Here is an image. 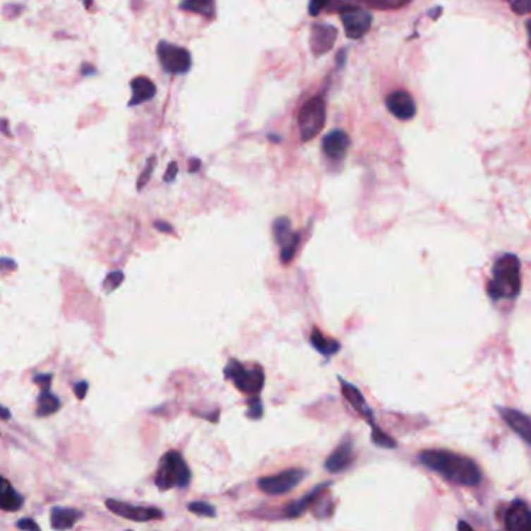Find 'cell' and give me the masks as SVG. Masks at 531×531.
I'll use <instances>...</instances> for the list:
<instances>
[{
    "mask_svg": "<svg viewBox=\"0 0 531 531\" xmlns=\"http://www.w3.org/2000/svg\"><path fill=\"white\" fill-rule=\"evenodd\" d=\"M326 123V102L323 97H313L303 104L298 114V126L301 139L307 142L313 139L324 128Z\"/></svg>",
    "mask_w": 531,
    "mask_h": 531,
    "instance_id": "obj_5",
    "label": "cell"
},
{
    "mask_svg": "<svg viewBox=\"0 0 531 531\" xmlns=\"http://www.w3.org/2000/svg\"><path fill=\"white\" fill-rule=\"evenodd\" d=\"M310 345L313 346V349L318 350V353L324 357H332L336 353H340V349H341L340 341H336L334 338H327V336L321 334V331L317 327L313 329L310 334Z\"/></svg>",
    "mask_w": 531,
    "mask_h": 531,
    "instance_id": "obj_20",
    "label": "cell"
},
{
    "mask_svg": "<svg viewBox=\"0 0 531 531\" xmlns=\"http://www.w3.org/2000/svg\"><path fill=\"white\" fill-rule=\"evenodd\" d=\"M331 486H332L331 482L321 483L315 486V488H313L310 492H307L304 497L293 500V502L286 505V508H283V518L295 519V518H299V515H303L305 511L315 506L318 500L326 494V489L331 488Z\"/></svg>",
    "mask_w": 531,
    "mask_h": 531,
    "instance_id": "obj_13",
    "label": "cell"
},
{
    "mask_svg": "<svg viewBox=\"0 0 531 531\" xmlns=\"http://www.w3.org/2000/svg\"><path fill=\"white\" fill-rule=\"evenodd\" d=\"M187 510L197 515H206V518H215V506L207 502H190L187 505Z\"/></svg>",
    "mask_w": 531,
    "mask_h": 531,
    "instance_id": "obj_28",
    "label": "cell"
},
{
    "mask_svg": "<svg viewBox=\"0 0 531 531\" xmlns=\"http://www.w3.org/2000/svg\"><path fill=\"white\" fill-rule=\"evenodd\" d=\"M497 411L508 424V427L531 446V417L510 407H497Z\"/></svg>",
    "mask_w": 531,
    "mask_h": 531,
    "instance_id": "obj_16",
    "label": "cell"
},
{
    "mask_svg": "<svg viewBox=\"0 0 531 531\" xmlns=\"http://www.w3.org/2000/svg\"><path fill=\"white\" fill-rule=\"evenodd\" d=\"M299 240H301V236L295 233L293 237H291L286 245L281 246V262H282V264H290V262L293 260Z\"/></svg>",
    "mask_w": 531,
    "mask_h": 531,
    "instance_id": "obj_26",
    "label": "cell"
},
{
    "mask_svg": "<svg viewBox=\"0 0 531 531\" xmlns=\"http://www.w3.org/2000/svg\"><path fill=\"white\" fill-rule=\"evenodd\" d=\"M201 167V162L198 159H193L192 161V167H190V171L192 173H195V171H198V169Z\"/></svg>",
    "mask_w": 531,
    "mask_h": 531,
    "instance_id": "obj_40",
    "label": "cell"
},
{
    "mask_svg": "<svg viewBox=\"0 0 531 531\" xmlns=\"http://www.w3.org/2000/svg\"><path fill=\"white\" fill-rule=\"evenodd\" d=\"M329 2H331V0H310V4H309L310 16H318V14L326 8Z\"/></svg>",
    "mask_w": 531,
    "mask_h": 531,
    "instance_id": "obj_33",
    "label": "cell"
},
{
    "mask_svg": "<svg viewBox=\"0 0 531 531\" xmlns=\"http://www.w3.org/2000/svg\"><path fill=\"white\" fill-rule=\"evenodd\" d=\"M190 480L192 472L179 452L170 451L159 460L158 472H156L154 477V484L158 489H184L190 484Z\"/></svg>",
    "mask_w": 531,
    "mask_h": 531,
    "instance_id": "obj_3",
    "label": "cell"
},
{
    "mask_svg": "<svg viewBox=\"0 0 531 531\" xmlns=\"http://www.w3.org/2000/svg\"><path fill=\"white\" fill-rule=\"evenodd\" d=\"M156 162H158V159H156V156H152V158H149V159L147 161V166H145L144 171H142L140 176H139V179H138V184H136L138 190H142V189H144V187L147 185V183L149 181V178H152L153 171H154V169H156Z\"/></svg>",
    "mask_w": 531,
    "mask_h": 531,
    "instance_id": "obj_30",
    "label": "cell"
},
{
    "mask_svg": "<svg viewBox=\"0 0 531 531\" xmlns=\"http://www.w3.org/2000/svg\"><path fill=\"white\" fill-rule=\"evenodd\" d=\"M86 72H87V73H94L95 71H94L92 67L89 66V64H85V66H83V75H86Z\"/></svg>",
    "mask_w": 531,
    "mask_h": 531,
    "instance_id": "obj_44",
    "label": "cell"
},
{
    "mask_svg": "<svg viewBox=\"0 0 531 531\" xmlns=\"http://www.w3.org/2000/svg\"><path fill=\"white\" fill-rule=\"evenodd\" d=\"M503 525L510 531H531V508L523 500H514L505 510Z\"/></svg>",
    "mask_w": 531,
    "mask_h": 531,
    "instance_id": "obj_11",
    "label": "cell"
},
{
    "mask_svg": "<svg viewBox=\"0 0 531 531\" xmlns=\"http://www.w3.org/2000/svg\"><path fill=\"white\" fill-rule=\"evenodd\" d=\"M354 460H355L354 443H353V439L346 437L341 441L340 446L336 447L331 455H329V458L324 463V468L331 474H340L343 472V470H346L353 466Z\"/></svg>",
    "mask_w": 531,
    "mask_h": 531,
    "instance_id": "obj_12",
    "label": "cell"
},
{
    "mask_svg": "<svg viewBox=\"0 0 531 531\" xmlns=\"http://www.w3.org/2000/svg\"><path fill=\"white\" fill-rule=\"evenodd\" d=\"M371 439H372V443L376 444L377 447H382V448H396V447H398V443H396V439L391 438L390 435H386V433L382 429H380V427L372 429Z\"/></svg>",
    "mask_w": 531,
    "mask_h": 531,
    "instance_id": "obj_27",
    "label": "cell"
},
{
    "mask_svg": "<svg viewBox=\"0 0 531 531\" xmlns=\"http://www.w3.org/2000/svg\"><path fill=\"white\" fill-rule=\"evenodd\" d=\"M59 408H61V401L50 391V386L41 388V394L39 398H37L36 416L46 417L50 415H55Z\"/></svg>",
    "mask_w": 531,
    "mask_h": 531,
    "instance_id": "obj_22",
    "label": "cell"
},
{
    "mask_svg": "<svg viewBox=\"0 0 531 531\" xmlns=\"http://www.w3.org/2000/svg\"><path fill=\"white\" fill-rule=\"evenodd\" d=\"M350 145L349 136L341 130H335L327 134L323 139V152L327 158L340 161L346 156L348 148Z\"/></svg>",
    "mask_w": 531,
    "mask_h": 531,
    "instance_id": "obj_17",
    "label": "cell"
},
{
    "mask_svg": "<svg viewBox=\"0 0 531 531\" xmlns=\"http://www.w3.org/2000/svg\"><path fill=\"white\" fill-rule=\"evenodd\" d=\"M16 527L19 528V530H32V531H39L41 530V527L39 525H37V523H35V520L33 519H30V518H24V519H20L18 523H16Z\"/></svg>",
    "mask_w": 531,
    "mask_h": 531,
    "instance_id": "obj_34",
    "label": "cell"
},
{
    "mask_svg": "<svg viewBox=\"0 0 531 531\" xmlns=\"http://www.w3.org/2000/svg\"><path fill=\"white\" fill-rule=\"evenodd\" d=\"M125 279V274L122 271H112L106 276V279L103 282V290L106 293H112V291L117 290L122 286V282Z\"/></svg>",
    "mask_w": 531,
    "mask_h": 531,
    "instance_id": "obj_29",
    "label": "cell"
},
{
    "mask_svg": "<svg viewBox=\"0 0 531 531\" xmlns=\"http://www.w3.org/2000/svg\"><path fill=\"white\" fill-rule=\"evenodd\" d=\"M248 417L251 420H260L262 415H264V403L259 398H251L248 401Z\"/></svg>",
    "mask_w": 531,
    "mask_h": 531,
    "instance_id": "obj_31",
    "label": "cell"
},
{
    "mask_svg": "<svg viewBox=\"0 0 531 531\" xmlns=\"http://www.w3.org/2000/svg\"><path fill=\"white\" fill-rule=\"evenodd\" d=\"M83 2H85L86 8H91V6H92V0H83Z\"/></svg>",
    "mask_w": 531,
    "mask_h": 531,
    "instance_id": "obj_45",
    "label": "cell"
},
{
    "mask_svg": "<svg viewBox=\"0 0 531 531\" xmlns=\"http://www.w3.org/2000/svg\"><path fill=\"white\" fill-rule=\"evenodd\" d=\"M293 231H291V223L287 216H279L278 220L273 223V236L281 246L286 245L291 237H293Z\"/></svg>",
    "mask_w": 531,
    "mask_h": 531,
    "instance_id": "obj_25",
    "label": "cell"
},
{
    "mask_svg": "<svg viewBox=\"0 0 531 531\" xmlns=\"http://www.w3.org/2000/svg\"><path fill=\"white\" fill-rule=\"evenodd\" d=\"M336 36H338V30H336L334 25H329V24L312 25V32H310L312 54L315 56L327 54V51L334 47Z\"/></svg>",
    "mask_w": 531,
    "mask_h": 531,
    "instance_id": "obj_15",
    "label": "cell"
},
{
    "mask_svg": "<svg viewBox=\"0 0 531 531\" xmlns=\"http://www.w3.org/2000/svg\"><path fill=\"white\" fill-rule=\"evenodd\" d=\"M385 104L391 114L399 121H410L416 116V103L407 91H394L386 95Z\"/></svg>",
    "mask_w": 531,
    "mask_h": 531,
    "instance_id": "obj_14",
    "label": "cell"
},
{
    "mask_svg": "<svg viewBox=\"0 0 531 531\" xmlns=\"http://www.w3.org/2000/svg\"><path fill=\"white\" fill-rule=\"evenodd\" d=\"M413 0H346L341 2L343 5H365L372 10L380 11H396L401 10L403 6L410 5Z\"/></svg>",
    "mask_w": 531,
    "mask_h": 531,
    "instance_id": "obj_23",
    "label": "cell"
},
{
    "mask_svg": "<svg viewBox=\"0 0 531 531\" xmlns=\"http://www.w3.org/2000/svg\"><path fill=\"white\" fill-rule=\"evenodd\" d=\"M417 460L427 469L455 484L477 486L482 480L480 468L472 458L465 455L444 448H429L417 455Z\"/></svg>",
    "mask_w": 531,
    "mask_h": 531,
    "instance_id": "obj_1",
    "label": "cell"
},
{
    "mask_svg": "<svg viewBox=\"0 0 531 531\" xmlns=\"http://www.w3.org/2000/svg\"><path fill=\"white\" fill-rule=\"evenodd\" d=\"M131 92L133 97L130 100V106H136V104H142L153 99L156 95V86L152 80L138 77L131 81Z\"/></svg>",
    "mask_w": 531,
    "mask_h": 531,
    "instance_id": "obj_19",
    "label": "cell"
},
{
    "mask_svg": "<svg viewBox=\"0 0 531 531\" xmlns=\"http://www.w3.org/2000/svg\"><path fill=\"white\" fill-rule=\"evenodd\" d=\"M305 477H307V472L304 469L291 468L282 470L279 474L260 477L257 480V488L268 496H283L293 491Z\"/></svg>",
    "mask_w": 531,
    "mask_h": 531,
    "instance_id": "obj_6",
    "label": "cell"
},
{
    "mask_svg": "<svg viewBox=\"0 0 531 531\" xmlns=\"http://www.w3.org/2000/svg\"><path fill=\"white\" fill-rule=\"evenodd\" d=\"M458 530H472V527H470L469 523H466V522H460L458 523Z\"/></svg>",
    "mask_w": 531,
    "mask_h": 531,
    "instance_id": "obj_43",
    "label": "cell"
},
{
    "mask_svg": "<svg viewBox=\"0 0 531 531\" xmlns=\"http://www.w3.org/2000/svg\"><path fill=\"white\" fill-rule=\"evenodd\" d=\"M51 379H54V376H51V374H37V376L33 377V382L36 385H39L41 388L51 386Z\"/></svg>",
    "mask_w": 531,
    "mask_h": 531,
    "instance_id": "obj_37",
    "label": "cell"
},
{
    "mask_svg": "<svg viewBox=\"0 0 531 531\" xmlns=\"http://www.w3.org/2000/svg\"><path fill=\"white\" fill-rule=\"evenodd\" d=\"M527 33H528V46L531 47V19L527 20Z\"/></svg>",
    "mask_w": 531,
    "mask_h": 531,
    "instance_id": "obj_42",
    "label": "cell"
},
{
    "mask_svg": "<svg viewBox=\"0 0 531 531\" xmlns=\"http://www.w3.org/2000/svg\"><path fill=\"white\" fill-rule=\"evenodd\" d=\"M158 58L162 69L167 73L183 75L190 71L192 56L189 54V50L178 47L175 44L161 41L158 44Z\"/></svg>",
    "mask_w": 531,
    "mask_h": 531,
    "instance_id": "obj_8",
    "label": "cell"
},
{
    "mask_svg": "<svg viewBox=\"0 0 531 531\" xmlns=\"http://www.w3.org/2000/svg\"><path fill=\"white\" fill-rule=\"evenodd\" d=\"M224 376L234 384L238 391L245 394H259L264 390L265 372L257 365L248 370L238 360H229L224 366Z\"/></svg>",
    "mask_w": 531,
    "mask_h": 531,
    "instance_id": "obj_4",
    "label": "cell"
},
{
    "mask_svg": "<svg viewBox=\"0 0 531 531\" xmlns=\"http://www.w3.org/2000/svg\"><path fill=\"white\" fill-rule=\"evenodd\" d=\"M338 380H340L341 393H343V396H345V399L349 402V405L353 407L357 411V413L360 415L363 420L371 425V429H376L377 427L376 417H374V413H372V410L370 407V403L366 402L362 391L358 390L355 385L348 382L346 379H343L341 376H338Z\"/></svg>",
    "mask_w": 531,
    "mask_h": 531,
    "instance_id": "obj_10",
    "label": "cell"
},
{
    "mask_svg": "<svg viewBox=\"0 0 531 531\" xmlns=\"http://www.w3.org/2000/svg\"><path fill=\"white\" fill-rule=\"evenodd\" d=\"M81 518H83V511L77 510V508L54 506L50 511L51 528L55 530H69L75 523L80 522Z\"/></svg>",
    "mask_w": 531,
    "mask_h": 531,
    "instance_id": "obj_18",
    "label": "cell"
},
{
    "mask_svg": "<svg viewBox=\"0 0 531 531\" xmlns=\"http://www.w3.org/2000/svg\"><path fill=\"white\" fill-rule=\"evenodd\" d=\"M24 505V497L13 488L6 478L2 480V492H0V508L6 513L18 511Z\"/></svg>",
    "mask_w": 531,
    "mask_h": 531,
    "instance_id": "obj_21",
    "label": "cell"
},
{
    "mask_svg": "<svg viewBox=\"0 0 531 531\" xmlns=\"http://www.w3.org/2000/svg\"><path fill=\"white\" fill-rule=\"evenodd\" d=\"M179 6L183 10L201 14L209 19H212L215 13V0H181Z\"/></svg>",
    "mask_w": 531,
    "mask_h": 531,
    "instance_id": "obj_24",
    "label": "cell"
},
{
    "mask_svg": "<svg viewBox=\"0 0 531 531\" xmlns=\"http://www.w3.org/2000/svg\"><path fill=\"white\" fill-rule=\"evenodd\" d=\"M520 259L513 252L502 254L492 265L488 295L492 301L514 299L520 293Z\"/></svg>",
    "mask_w": 531,
    "mask_h": 531,
    "instance_id": "obj_2",
    "label": "cell"
},
{
    "mask_svg": "<svg viewBox=\"0 0 531 531\" xmlns=\"http://www.w3.org/2000/svg\"><path fill=\"white\" fill-rule=\"evenodd\" d=\"M176 175H178V164L173 161V162L169 164L166 175H164V181H166V183H173Z\"/></svg>",
    "mask_w": 531,
    "mask_h": 531,
    "instance_id": "obj_36",
    "label": "cell"
},
{
    "mask_svg": "<svg viewBox=\"0 0 531 531\" xmlns=\"http://www.w3.org/2000/svg\"><path fill=\"white\" fill-rule=\"evenodd\" d=\"M154 228L161 231V233H166V234H175V229L170 226V224L167 221H154Z\"/></svg>",
    "mask_w": 531,
    "mask_h": 531,
    "instance_id": "obj_38",
    "label": "cell"
},
{
    "mask_svg": "<svg viewBox=\"0 0 531 531\" xmlns=\"http://www.w3.org/2000/svg\"><path fill=\"white\" fill-rule=\"evenodd\" d=\"M345 56H346V50H341L338 54V58H336V63H338L340 67L343 66V63H345Z\"/></svg>",
    "mask_w": 531,
    "mask_h": 531,
    "instance_id": "obj_39",
    "label": "cell"
},
{
    "mask_svg": "<svg viewBox=\"0 0 531 531\" xmlns=\"http://www.w3.org/2000/svg\"><path fill=\"white\" fill-rule=\"evenodd\" d=\"M2 420L4 421H8L10 420V411L6 407H2Z\"/></svg>",
    "mask_w": 531,
    "mask_h": 531,
    "instance_id": "obj_41",
    "label": "cell"
},
{
    "mask_svg": "<svg viewBox=\"0 0 531 531\" xmlns=\"http://www.w3.org/2000/svg\"><path fill=\"white\" fill-rule=\"evenodd\" d=\"M87 388H89V384L86 382V380H80V382H77V384L73 385V391H75V394H77V398L80 401H83L86 398Z\"/></svg>",
    "mask_w": 531,
    "mask_h": 531,
    "instance_id": "obj_35",
    "label": "cell"
},
{
    "mask_svg": "<svg viewBox=\"0 0 531 531\" xmlns=\"http://www.w3.org/2000/svg\"><path fill=\"white\" fill-rule=\"evenodd\" d=\"M508 2L511 5V10L519 16L531 13V0H508Z\"/></svg>",
    "mask_w": 531,
    "mask_h": 531,
    "instance_id": "obj_32",
    "label": "cell"
},
{
    "mask_svg": "<svg viewBox=\"0 0 531 531\" xmlns=\"http://www.w3.org/2000/svg\"><path fill=\"white\" fill-rule=\"evenodd\" d=\"M106 508L116 515H121V518L133 520V522H152V520H161L164 518V513L158 510V508L136 506V505L121 502V500H114V499L106 500Z\"/></svg>",
    "mask_w": 531,
    "mask_h": 531,
    "instance_id": "obj_9",
    "label": "cell"
},
{
    "mask_svg": "<svg viewBox=\"0 0 531 531\" xmlns=\"http://www.w3.org/2000/svg\"><path fill=\"white\" fill-rule=\"evenodd\" d=\"M340 19L349 39H362L370 32L372 24V14L368 10H363L360 5H343Z\"/></svg>",
    "mask_w": 531,
    "mask_h": 531,
    "instance_id": "obj_7",
    "label": "cell"
}]
</instances>
